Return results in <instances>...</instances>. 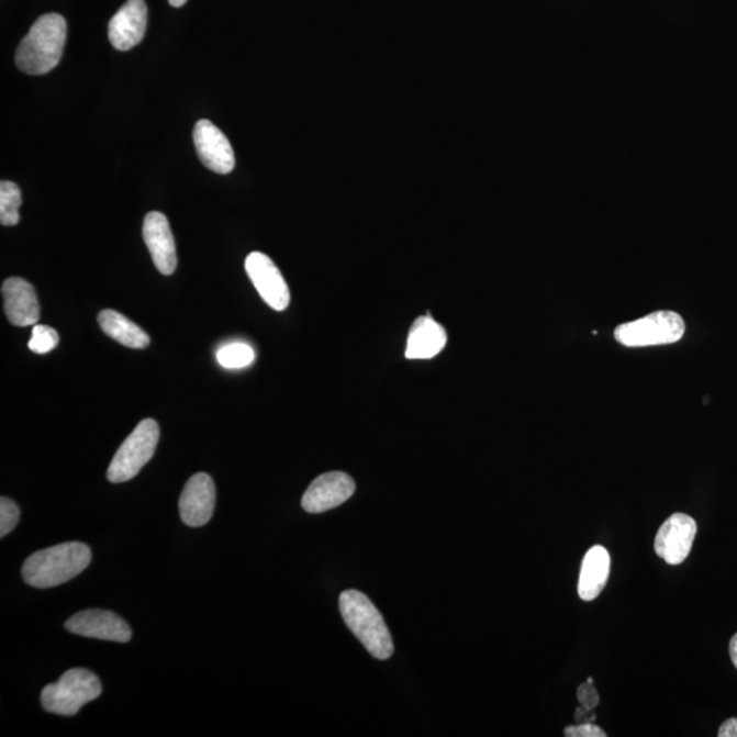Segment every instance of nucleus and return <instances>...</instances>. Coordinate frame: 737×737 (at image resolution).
Returning a JSON list of instances; mask_svg holds the SVG:
<instances>
[{"instance_id":"f257e3e1","label":"nucleus","mask_w":737,"mask_h":737,"mask_svg":"<svg viewBox=\"0 0 737 737\" xmlns=\"http://www.w3.org/2000/svg\"><path fill=\"white\" fill-rule=\"evenodd\" d=\"M92 560L91 548L81 543H66L38 550L22 566V579L36 589H49L80 576Z\"/></svg>"},{"instance_id":"f03ea898","label":"nucleus","mask_w":737,"mask_h":737,"mask_svg":"<svg viewBox=\"0 0 737 737\" xmlns=\"http://www.w3.org/2000/svg\"><path fill=\"white\" fill-rule=\"evenodd\" d=\"M67 24L60 14H44L27 32L15 54L25 75L42 76L58 66L66 44Z\"/></svg>"},{"instance_id":"7ed1b4c3","label":"nucleus","mask_w":737,"mask_h":737,"mask_svg":"<svg viewBox=\"0 0 737 737\" xmlns=\"http://www.w3.org/2000/svg\"><path fill=\"white\" fill-rule=\"evenodd\" d=\"M339 610L343 621L377 660H388L393 655V640L384 617L367 595L358 590H346L340 594Z\"/></svg>"},{"instance_id":"20e7f679","label":"nucleus","mask_w":737,"mask_h":737,"mask_svg":"<svg viewBox=\"0 0 737 737\" xmlns=\"http://www.w3.org/2000/svg\"><path fill=\"white\" fill-rule=\"evenodd\" d=\"M98 677L88 669L75 668L62 674L58 682L48 684L42 691L44 711L58 716H76L88 702L101 695Z\"/></svg>"},{"instance_id":"39448f33","label":"nucleus","mask_w":737,"mask_h":737,"mask_svg":"<svg viewBox=\"0 0 737 737\" xmlns=\"http://www.w3.org/2000/svg\"><path fill=\"white\" fill-rule=\"evenodd\" d=\"M684 332L685 323L680 314L660 311L618 325L615 339L626 347L663 346L682 339Z\"/></svg>"},{"instance_id":"423d86ee","label":"nucleus","mask_w":737,"mask_h":737,"mask_svg":"<svg viewBox=\"0 0 737 737\" xmlns=\"http://www.w3.org/2000/svg\"><path fill=\"white\" fill-rule=\"evenodd\" d=\"M159 437V425L155 420L141 421L112 459L107 471L109 481L121 483L133 480L154 457Z\"/></svg>"},{"instance_id":"0eeeda50","label":"nucleus","mask_w":737,"mask_h":737,"mask_svg":"<svg viewBox=\"0 0 737 737\" xmlns=\"http://www.w3.org/2000/svg\"><path fill=\"white\" fill-rule=\"evenodd\" d=\"M245 268L264 302L273 311H284L290 303V290L283 275L268 256L253 252L246 257Z\"/></svg>"},{"instance_id":"6e6552de","label":"nucleus","mask_w":737,"mask_h":737,"mask_svg":"<svg viewBox=\"0 0 737 737\" xmlns=\"http://www.w3.org/2000/svg\"><path fill=\"white\" fill-rule=\"evenodd\" d=\"M696 522L688 514H673L657 533L656 554L669 566H679L688 559L696 536Z\"/></svg>"},{"instance_id":"1a4fd4ad","label":"nucleus","mask_w":737,"mask_h":737,"mask_svg":"<svg viewBox=\"0 0 737 737\" xmlns=\"http://www.w3.org/2000/svg\"><path fill=\"white\" fill-rule=\"evenodd\" d=\"M356 492V482L346 472L332 471L320 476L311 483L302 498V509L309 514L339 507Z\"/></svg>"},{"instance_id":"9d476101","label":"nucleus","mask_w":737,"mask_h":737,"mask_svg":"<svg viewBox=\"0 0 737 737\" xmlns=\"http://www.w3.org/2000/svg\"><path fill=\"white\" fill-rule=\"evenodd\" d=\"M65 627L71 634L80 637L111 640V643L126 644L132 639V629L120 616L110 611L88 610L76 613Z\"/></svg>"},{"instance_id":"9b49d317","label":"nucleus","mask_w":737,"mask_h":737,"mask_svg":"<svg viewBox=\"0 0 737 737\" xmlns=\"http://www.w3.org/2000/svg\"><path fill=\"white\" fill-rule=\"evenodd\" d=\"M215 483L205 472L190 478L179 498V514L186 526L201 527L211 521L215 511Z\"/></svg>"},{"instance_id":"f8f14e48","label":"nucleus","mask_w":737,"mask_h":737,"mask_svg":"<svg viewBox=\"0 0 737 737\" xmlns=\"http://www.w3.org/2000/svg\"><path fill=\"white\" fill-rule=\"evenodd\" d=\"M194 145L202 165L211 171L226 176L234 170L235 155L233 146L221 129L211 121L201 120L194 126Z\"/></svg>"},{"instance_id":"ddd939ff","label":"nucleus","mask_w":737,"mask_h":737,"mask_svg":"<svg viewBox=\"0 0 737 737\" xmlns=\"http://www.w3.org/2000/svg\"><path fill=\"white\" fill-rule=\"evenodd\" d=\"M143 235L157 271L167 277L176 272L177 247L167 217L160 212H149L145 216Z\"/></svg>"},{"instance_id":"4468645a","label":"nucleus","mask_w":737,"mask_h":737,"mask_svg":"<svg viewBox=\"0 0 737 737\" xmlns=\"http://www.w3.org/2000/svg\"><path fill=\"white\" fill-rule=\"evenodd\" d=\"M146 24H148V8L145 0H127L109 24L112 47L129 51L138 46L145 36Z\"/></svg>"},{"instance_id":"2eb2a0df","label":"nucleus","mask_w":737,"mask_h":737,"mask_svg":"<svg viewBox=\"0 0 737 737\" xmlns=\"http://www.w3.org/2000/svg\"><path fill=\"white\" fill-rule=\"evenodd\" d=\"M4 312L15 326L36 325L41 319V305L35 289L21 278H10L2 286Z\"/></svg>"},{"instance_id":"dca6fc26","label":"nucleus","mask_w":737,"mask_h":737,"mask_svg":"<svg viewBox=\"0 0 737 737\" xmlns=\"http://www.w3.org/2000/svg\"><path fill=\"white\" fill-rule=\"evenodd\" d=\"M447 345V332L429 314L415 320L409 332L406 358L432 359Z\"/></svg>"},{"instance_id":"f3484780","label":"nucleus","mask_w":737,"mask_h":737,"mask_svg":"<svg viewBox=\"0 0 737 737\" xmlns=\"http://www.w3.org/2000/svg\"><path fill=\"white\" fill-rule=\"evenodd\" d=\"M611 573V556L604 547L595 545L584 555L579 576L578 593L583 601L599 598Z\"/></svg>"},{"instance_id":"a211bd4d","label":"nucleus","mask_w":737,"mask_h":737,"mask_svg":"<svg viewBox=\"0 0 737 737\" xmlns=\"http://www.w3.org/2000/svg\"><path fill=\"white\" fill-rule=\"evenodd\" d=\"M98 322L104 334L121 343L122 346L138 348V350L149 346L148 334L121 313L107 309L99 313Z\"/></svg>"},{"instance_id":"6ab92c4d","label":"nucleus","mask_w":737,"mask_h":737,"mask_svg":"<svg viewBox=\"0 0 737 737\" xmlns=\"http://www.w3.org/2000/svg\"><path fill=\"white\" fill-rule=\"evenodd\" d=\"M22 196L19 186L13 182L0 183V223L2 226H16L20 223Z\"/></svg>"},{"instance_id":"aec40b11","label":"nucleus","mask_w":737,"mask_h":737,"mask_svg":"<svg viewBox=\"0 0 737 737\" xmlns=\"http://www.w3.org/2000/svg\"><path fill=\"white\" fill-rule=\"evenodd\" d=\"M255 350L245 343H233L217 351V361L226 369H242L255 361Z\"/></svg>"},{"instance_id":"412c9836","label":"nucleus","mask_w":737,"mask_h":737,"mask_svg":"<svg viewBox=\"0 0 737 737\" xmlns=\"http://www.w3.org/2000/svg\"><path fill=\"white\" fill-rule=\"evenodd\" d=\"M59 343V335L48 325H35L32 331V339L27 347L36 354H47L53 351Z\"/></svg>"},{"instance_id":"4be33fe9","label":"nucleus","mask_w":737,"mask_h":737,"mask_svg":"<svg viewBox=\"0 0 737 737\" xmlns=\"http://www.w3.org/2000/svg\"><path fill=\"white\" fill-rule=\"evenodd\" d=\"M20 509L13 500L8 498L0 499V537L8 536L19 525Z\"/></svg>"},{"instance_id":"5701e85b","label":"nucleus","mask_w":737,"mask_h":737,"mask_svg":"<svg viewBox=\"0 0 737 737\" xmlns=\"http://www.w3.org/2000/svg\"><path fill=\"white\" fill-rule=\"evenodd\" d=\"M577 696L583 707L595 708L600 705V695L594 688L593 678H589L587 683L579 685Z\"/></svg>"},{"instance_id":"b1692460","label":"nucleus","mask_w":737,"mask_h":737,"mask_svg":"<svg viewBox=\"0 0 737 737\" xmlns=\"http://www.w3.org/2000/svg\"><path fill=\"white\" fill-rule=\"evenodd\" d=\"M565 735L568 737H605L606 734L598 725L593 723H583L572 725L565 729Z\"/></svg>"},{"instance_id":"393cba45","label":"nucleus","mask_w":737,"mask_h":737,"mask_svg":"<svg viewBox=\"0 0 737 737\" xmlns=\"http://www.w3.org/2000/svg\"><path fill=\"white\" fill-rule=\"evenodd\" d=\"M719 737H737V718H729L718 729Z\"/></svg>"},{"instance_id":"a878e982","label":"nucleus","mask_w":737,"mask_h":737,"mask_svg":"<svg viewBox=\"0 0 737 737\" xmlns=\"http://www.w3.org/2000/svg\"><path fill=\"white\" fill-rule=\"evenodd\" d=\"M576 719L578 724L594 723L595 722L594 708H587L583 706L578 707L576 712Z\"/></svg>"},{"instance_id":"bb28decb","label":"nucleus","mask_w":737,"mask_h":737,"mask_svg":"<svg viewBox=\"0 0 737 737\" xmlns=\"http://www.w3.org/2000/svg\"><path fill=\"white\" fill-rule=\"evenodd\" d=\"M729 655H730V660H733L734 666L737 669V634H735V637L733 639H730Z\"/></svg>"},{"instance_id":"cd10ccee","label":"nucleus","mask_w":737,"mask_h":737,"mask_svg":"<svg viewBox=\"0 0 737 737\" xmlns=\"http://www.w3.org/2000/svg\"><path fill=\"white\" fill-rule=\"evenodd\" d=\"M172 8H182V5L188 2V0H168Z\"/></svg>"}]
</instances>
